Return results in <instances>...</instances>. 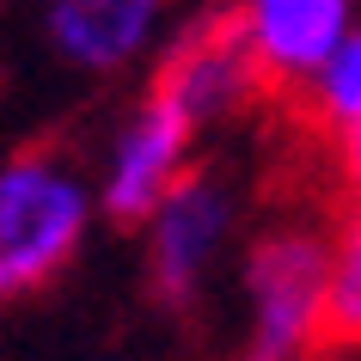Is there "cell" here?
<instances>
[{
    "label": "cell",
    "instance_id": "10",
    "mask_svg": "<svg viewBox=\"0 0 361 361\" xmlns=\"http://www.w3.org/2000/svg\"><path fill=\"white\" fill-rule=\"evenodd\" d=\"M331 141H337V178L349 184V190H361V123L337 129Z\"/></svg>",
    "mask_w": 361,
    "mask_h": 361
},
{
    "label": "cell",
    "instance_id": "5",
    "mask_svg": "<svg viewBox=\"0 0 361 361\" xmlns=\"http://www.w3.org/2000/svg\"><path fill=\"white\" fill-rule=\"evenodd\" d=\"M153 86L190 116L202 135L214 123L239 116L251 98L269 92L257 61H251V49H245V37H239V25H233V13H202L184 31H171L166 56L153 68Z\"/></svg>",
    "mask_w": 361,
    "mask_h": 361
},
{
    "label": "cell",
    "instance_id": "2",
    "mask_svg": "<svg viewBox=\"0 0 361 361\" xmlns=\"http://www.w3.org/2000/svg\"><path fill=\"white\" fill-rule=\"evenodd\" d=\"M245 355L239 361H319L331 294V227L276 221L245 245Z\"/></svg>",
    "mask_w": 361,
    "mask_h": 361
},
{
    "label": "cell",
    "instance_id": "3",
    "mask_svg": "<svg viewBox=\"0 0 361 361\" xmlns=\"http://www.w3.org/2000/svg\"><path fill=\"white\" fill-rule=\"evenodd\" d=\"M245 221V190L239 178H227L221 166H190L159 209L141 221L147 233V288L153 300L184 312L202 300V288L214 282V269L227 264V245L239 239Z\"/></svg>",
    "mask_w": 361,
    "mask_h": 361
},
{
    "label": "cell",
    "instance_id": "1",
    "mask_svg": "<svg viewBox=\"0 0 361 361\" xmlns=\"http://www.w3.org/2000/svg\"><path fill=\"white\" fill-rule=\"evenodd\" d=\"M98 221L92 178L56 147L0 159V306L25 300L80 257Z\"/></svg>",
    "mask_w": 361,
    "mask_h": 361
},
{
    "label": "cell",
    "instance_id": "7",
    "mask_svg": "<svg viewBox=\"0 0 361 361\" xmlns=\"http://www.w3.org/2000/svg\"><path fill=\"white\" fill-rule=\"evenodd\" d=\"M171 37V0H43V43L74 74H129Z\"/></svg>",
    "mask_w": 361,
    "mask_h": 361
},
{
    "label": "cell",
    "instance_id": "4",
    "mask_svg": "<svg viewBox=\"0 0 361 361\" xmlns=\"http://www.w3.org/2000/svg\"><path fill=\"white\" fill-rule=\"evenodd\" d=\"M196 141H202V129L159 86H147V98L116 123L111 147L98 159V178H92L98 214H111L116 227H141L159 209V196L196 166Z\"/></svg>",
    "mask_w": 361,
    "mask_h": 361
},
{
    "label": "cell",
    "instance_id": "8",
    "mask_svg": "<svg viewBox=\"0 0 361 361\" xmlns=\"http://www.w3.org/2000/svg\"><path fill=\"white\" fill-rule=\"evenodd\" d=\"M324 349L361 355V190L331 227V294H324Z\"/></svg>",
    "mask_w": 361,
    "mask_h": 361
},
{
    "label": "cell",
    "instance_id": "9",
    "mask_svg": "<svg viewBox=\"0 0 361 361\" xmlns=\"http://www.w3.org/2000/svg\"><path fill=\"white\" fill-rule=\"evenodd\" d=\"M300 111L312 116V129H324V135L361 123V13H355V25L343 31V43L331 49V61L312 74V86L300 92Z\"/></svg>",
    "mask_w": 361,
    "mask_h": 361
},
{
    "label": "cell",
    "instance_id": "6",
    "mask_svg": "<svg viewBox=\"0 0 361 361\" xmlns=\"http://www.w3.org/2000/svg\"><path fill=\"white\" fill-rule=\"evenodd\" d=\"M355 13L361 0H239L233 25H239L269 92L300 98L312 74L331 61V49L343 43V31L355 25Z\"/></svg>",
    "mask_w": 361,
    "mask_h": 361
}]
</instances>
